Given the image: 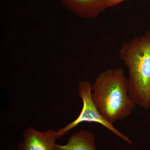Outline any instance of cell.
<instances>
[{
    "label": "cell",
    "mask_w": 150,
    "mask_h": 150,
    "mask_svg": "<svg viewBox=\"0 0 150 150\" xmlns=\"http://www.w3.org/2000/svg\"><path fill=\"white\" fill-rule=\"evenodd\" d=\"M92 91L93 100L98 110L112 124L129 117L136 107L129 96L128 79L121 68L100 73L96 78Z\"/></svg>",
    "instance_id": "1"
},
{
    "label": "cell",
    "mask_w": 150,
    "mask_h": 150,
    "mask_svg": "<svg viewBox=\"0 0 150 150\" xmlns=\"http://www.w3.org/2000/svg\"><path fill=\"white\" fill-rule=\"evenodd\" d=\"M120 58L128 69L129 94L136 104L150 108V30L122 44Z\"/></svg>",
    "instance_id": "2"
},
{
    "label": "cell",
    "mask_w": 150,
    "mask_h": 150,
    "mask_svg": "<svg viewBox=\"0 0 150 150\" xmlns=\"http://www.w3.org/2000/svg\"><path fill=\"white\" fill-rule=\"evenodd\" d=\"M79 96L83 102L82 109L75 121L57 131L59 138L63 137L71 129H74L81 123L86 122L99 123L128 144H133V142L128 137L116 129L112 123L105 119L98 110L92 96V86L89 82L87 81L80 82L79 83Z\"/></svg>",
    "instance_id": "3"
},
{
    "label": "cell",
    "mask_w": 150,
    "mask_h": 150,
    "mask_svg": "<svg viewBox=\"0 0 150 150\" xmlns=\"http://www.w3.org/2000/svg\"><path fill=\"white\" fill-rule=\"evenodd\" d=\"M23 137L18 150H56L55 142L59 138L54 130L40 132L32 127L25 131Z\"/></svg>",
    "instance_id": "4"
},
{
    "label": "cell",
    "mask_w": 150,
    "mask_h": 150,
    "mask_svg": "<svg viewBox=\"0 0 150 150\" xmlns=\"http://www.w3.org/2000/svg\"><path fill=\"white\" fill-rule=\"evenodd\" d=\"M69 10L84 18L96 17L108 8L109 0H60Z\"/></svg>",
    "instance_id": "5"
},
{
    "label": "cell",
    "mask_w": 150,
    "mask_h": 150,
    "mask_svg": "<svg viewBox=\"0 0 150 150\" xmlns=\"http://www.w3.org/2000/svg\"><path fill=\"white\" fill-rule=\"evenodd\" d=\"M91 132L82 130L73 134L65 145L56 144V150H96Z\"/></svg>",
    "instance_id": "6"
},
{
    "label": "cell",
    "mask_w": 150,
    "mask_h": 150,
    "mask_svg": "<svg viewBox=\"0 0 150 150\" xmlns=\"http://www.w3.org/2000/svg\"><path fill=\"white\" fill-rule=\"evenodd\" d=\"M125 1L126 0H109L108 5V8L117 5L118 4Z\"/></svg>",
    "instance_id": "7"
}]
</instances>
